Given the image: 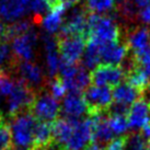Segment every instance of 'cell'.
Returning <instances> with one entry per match:
<instances>
[{"label": "cell", "mask_w": 150, "mask_h": 150, "mask_svg": "<svg viewBox=\"0 0 150 150\" xmlns=\"http://www.w3.org/2000/svg\"><path fill=\"white\" fill-rule=\"evenodd\" d=\"M36 120L30 111H23L10 117V130L13 147L30 150L33 147V132Z\"/></svg>", "instance_id": "6da1fadb"}, {"label": "cell", "mask_w": 150, "mask_h": 150, "mask_svg": "<svg viewBox=\"0 0 150 150\" xmlns=\"http://www.w3.org/2000/svg\"><path fill=\"white\" fill-rule=\"evenodd\" d=\"M89 38L101 44L118 42L121 29L112 17L89 14Z\"/></svg>", "instance_id": "7a4b0ae2"}, {"label": "cell", "mask_w": 150, "mask_h": 150, "mask_svg": "<svg viewBox=\"0 0 150 150\" xmlns=\"http://www.w3.org/2000/svg\"><path fill=\"white\" fill-rule=\"evenodd\" d=\"M30 112L36 121L42 122H55L62 113L60 101L56 100L46 89L36 93L34 102Z\"/></svg>", "instance_id": "3957f363"}, {"label": "cell", "mask_w": 150, "mask_h": 150, "mask_svg": "<svg viewBox=\"0 0 150 150\" xmlns=\"http://www.w3.org/2000/svg\"><path fill=\"white\" fill-rule=\"evenodd\" d=\"M9 75L21 80L35 92H40L46 89V84L48 81V79L44 77L42 69L36 64L29 60L18 59L17 64Z\"/></svg>", "instance_id": "277c9868"}, {"label": "cell", "mask_w": 150, "mask_h": 150, "mask_svg": "<svg viewBox=\"0 0 150 150\" xmlns=\"http://www.w3.org/2000/svg\"><path fill=\"white\" fill-rule=\"evenodd\" d=\"M12 78L14 86L11 94L8 96V114L10 117L23 111H30L38 93L24 82H22L21 80L14 77Z\"/></svg>", "instance_id": "5b68a950"}, {"label": "cell", "mask_w": 150, "mask_h": 150, "mask_svg": "<svg viewBox=\"0 0 150 150\" xmlns=\"http://www.w3.org/2000/svg\"><path fill=\"white\" fill-rule=\"evenodd\" d=\"M88 116L106 113L113 103V90L108 87L91 86L83 91Z\"/></svg>", "instance_id": "8992f818"}, {"label": "cell", "mask_w": 150, "mask_h": 150, "mask_svg": "<svg viewBox=\"0 0 150 150\" xmlns=\"http://www.w3.org/2000/svg\"><path fill=\"white\" fill-rule=\"evenodd\" d=\"M57 48L59 57L70 64H79L83 56L88 40L82 36H57Z\"/></svg>", "instance_id": "52a82bcc"}, {"label": "cell", "mask_w": 150, "mask_h": 150, "mask_svg": "<svg viewBox=\"0 0 150 150\" xmlns=\"http://www.w3.org/2000/svg\"><path fill=\"white\" fill-rule=\"evenodd\" d=\"M57 36H82L89 38V13L84 8L76 9L64 22Z\"/></svg>", "instance_id": "ba28073f"}, {"label": "cell", "mask_w": 150, "mask_h": 150, "mask_svg": "<svg viewBox=\"0 0 150 150\" xmlns=\"http://www.w3.org/2000/svg\"><path fill=\"white\" fill-rule=\"evenodd\" d=\"M90 76L93 86L114 89L122 83L123 79L125 78V71L121 66L101 64L90 72Z\"/></svg>", "instance_id": "9c48e42d"}, {"label": "cell", "mask_w": 150, "mask_h": 150, "mask_svg": "<svg viewBox=\"0 0 150 150\" xmlns=\"http://www.w3.org/2000/svg\"><path fill=\"white\" fill-rule=\"evenodd\" d=\"M127 121L129 128L136 133L142 130L144 126L147 125L150 121V99L144 96L130 105L127 114Z\"/></svg>", "instance_id": "30bf717a"}, {"label": "cell", "mask_w": 150, "mask_h": 150, "mask_svg": "<svg viewBox=\"0 0 150 150\" xmlns=\"http://www.w3.org/2000/svg\"><path fill=\"white\" fill-rule=\"evenodd\" d=\"M93 136V123L90 116L82 118L75 127L69 142H67V148L70 150H83L92 142Z\"/></svg>", "instance_id": "8fae6325"}, {"label": "cell", "mask_w": 150, "mask_h": 150, "mask_svg": "<svg viewBox=\"0 0 150 150\" xmlns=\"http://www.w3.org/2000/svg\"><path fill=\"white\" fill-rule=\"evenodd\" d=\"M129 50L126 42L121 41L112 43L101 44L100 46V59L101 64L120 66L126 57L128 56Z\"/></svg>", "instance_id": "7c38bea8"}, {"label": "cell", "mask_w": 150, "mask_h": 150, "mask_svg": "<svg viewBox=\"0 0 150 150\" xmlns=\"http://www.w3.org/2000/svg\"><path fill=\"white\" fill-rule=\"evenodd\" d=\"M62 116L82 120L84 114L88 115V108L83 98V92H68L62 103Z\"/></svg>", "instance_id": "4fadbf2b"}, {"label": "cell", "mask_w": 150, "mask_h": 150, "mask_svg": "<svg viewBox=\"0 0 150 150\" xmlns=\"http://www.w3.org/2000/svg\"><path fill=\"white\" fill-rule=\"evenodd\" d=\"M126 44L133 57H137L150 50V30L146 26H137L128 32Z\"/></svg>", "instance_id": "5bb4252c"}, {"label": "cell", "mask_w": 150, "mask_h": 150, "mask_svg": "<svg viewBox=\"0 0 150 150\" xmlns=\"http://www.w3.org/2000/svg\"><path fill=\"white\" fill-rule=\"evenodd\" d=\"M36 43V34L31 29L29 32L19 35L12 40V50L16 57L21 60L31 62L34 57L33 46Z\"/></svg>", "instance_id": "9a60e30c"}, {"label": "cell", "mask_w": 150, "mask_h": 150, "mask_svg": "<svg viewBox=\"0 0 150 150\" xmlns=\"http://www.w3.org/2000/svg\"><path fill=\"white\" fill-rule=\"evenodd\" d=\"M90 117L92 118V123H93L92 142L103 146L114 139L115 134L113 133L112 128L108 124V117L106 113L92 115Z\"/></svg>", "instance_id": "2e32d148"}, {"label": "cell", "mask_w": 150, "mask_h": 150, "mask_svg": "<svg viewBox=\"0 0 150 150\" xmlns=\"http://www.w3.org/2000/svg\"><path fill=\"white\" fill-rule=\"evenodd\" d=\"M81 120L69 118V117H58L55 122H53V133H54V142L60 145L66 146L69 142L75 127Z\"/></svg>", "instance_id": "e0dca14e"}, {"label": "cell", "mask_w": 150, "mask_h": 150, "mask_svg": "<svg viewBox=\"0 0 150 150\" xmlns=\"http://www.w3.org/2000/svg\"><path fill=\"white\" fill-rule=\"evenodd\" d=\"M145 96L142 91H139L135 87L130 86L127 82L118 84L113 89V102L116 104L125 105L130 108L137 100Z\"/></svg>", "instance_id": "ac0fdd59"}, {"label": "cell", "mask_w": 150, "mask_h": 150, "mask_svg": "<svg viewBox=\"0 0 150 150\" xmlns=\"http://www.w3.org/2000/svg\"><path fill=\"white\" fill-rule=\"evenodd\" d=\"M28 11L22 0H0V17L6 22L17 21Z\"/></svg>", "instance_id": "d6986e66"}, {"label": "cell", "mask_w": 150, "mask_h": 150, "mask_svg": "<svg viewBox=\"0 0 150 150\" xmlns=\"http://www.w3.org/2000/svg\"><path fill=\"white\" fill-rule=\"evenodd\" d=\"M44 44H45L46 50V63L48 67V74L50 79L57 76V71L59 70V63L60 57H58V48H57V42L56 38L52 35H45L44 36Z\"/></svg>", "instance_id": "ffe728a7"}, {"label": "cell", "mask_w": 150, "mask_h": 150, "mask_svg": "<svg viewBox=\"0 0 150 150\" xmlns=\"http://www.w3.org/2000/svg\"><path fill=\"white\" fill-rule=\"evenodd\" d=\"M54 140L53 123L36 121L33 132V147L45 148Z\"/></svg>", "instance_id": "44dd1931"}, {"label": "cell", "mask_w": 150, "mask_h": 150, "mask_svg": "<svg viewBox=\"0 0 150 150\" xmlns=\"http://www.w3.org/2000/svg\"><path fill=\"white\" fill-rule=\"evenodd\" d=\"M64 82L68 92H83L91 82V76L83 66H79L74 77L64 80Z\"/></svg>", "instance_id": "7402d4cb"}, {"label": "cell", "mask_w": 150, "mask_h": 150, "mask_svg": "<svg viewBox=\"0 0 150 150\" xmlns=\"http://www.w3.org/2000/svg\"><path fill=\"white\" fill-rule=\"evenodd\" d=\"M100 46L101 43H98L94 40H88L87 46L84 50L83 56L81 58L82 66L86 69H94L101 65L100 59Z\"/></svg>", "instance_id": "603a6c76"}, {"label": "cell", "mask_w": 150, "mask_h": 150, "mask_svg": "<svg viewBox=\"0 0 150 150\" xmlns=\"http://www.w3.org/2000/svg\"><path fill=\"white\" fill-rule=\"evenodd\" d=\"M18 59L13 53L11 43L0 40V71L10 74Z\"/></svg>", "instance_id": "cb8c5ba5"}, {"label": "cell", "mask_w": 150, "mask_h": 150, "mask_svg": "<svg viewBox=\"0 0 150 150\" xmlns=\"http://www.w3.org/2000/svg\"><path fill=\"white\" fill-rule=\"evenodd\" d=\"M66 9L67 8L65 6H62L59 8L50 11V13L46 17H44V19L42 20V25L45 31H47L48 33H54L56 31L60 30L64 22V14H65Z\"/></svg>", "instance_id": "d4e9b609"}, {"label": "cell", "mask_w": 150, "mask_h": 150, "mask_svg": "<svg viewBox=\"0 0 150 150\" xmlns=\"http://www.w3.org/2000/svg\"><path fill=\"white\" fill-rule=\"evenodd\" d=\"M117 0H86V11L89 14H101L111 12L115 9Z\"/></svg>", "instance_id": "484cf974"}, {"label": "cell", "mask_w": 150, "mask_h": 150, "mask_svg": "<svg viewBox=\"0 0 150 150\" xmlns=\"http://www.w3.org/2000/svg\"><path fill=\"white\" fill-rule=\"evenodd\" d=\"M46 90L58 101L66 96L65 94L67 92V88L65 86L64 79L60 76H56L52 79H48L47 84H46Z\"/></svg>", "instance_id": "4316f807"}, {"label": "cell", "mask_w": 150, "mask_h": 150, "mask_svg": "<svg viewBox=\"0 0 150 150\" xmlns=\"http://www.w3.org/2000/svg\"><path fill=\"white\" fill-rule=\"evenodd\" d=\"M10 124L4 116H0V150H13Z\"/></svg>", "instance_id": "83f0119b"}, {"label": "cell", "mask_w": 150, "mask_h": 150, "mask_svg": "<svg viewBox=\"0 0 150 150\" xmlns=\"http://www.w3.org/2000/svg\"><path fill=\"white\" fill-rule=\"evenodd\" d=\"M125 150H148V140L140 132H132V134L127 135Z\"/></svg>", "instance_id": "f1b7e54d"}, {"label": "cell", "mask_w": 150, "mask_h": 150, "mask_svg": "<svg viewBox=\"0 0 150 150\" xmlns=\"http://www.w3.org/2000/svg\"><path fill=\"white\" fill-rule=\"evenodd\" d=\"M108 124L115 135H123L129 128L126 115H108Z\"/></svg>", "instance_id": "f546056e"}, {"label": "cell", "mask_w": 150, "mask_h": 150, "mask_svg": "<svg viewBox=\"0 0 150 150\" xmlns=\"http://www.w3.org/2000/svg\"><path fill=\"white\" fill-rule=\"evenodd\" d=\"M24 6L26 7L28 11H33L35 14H42L47 10V6H46L44 0H22Z\"/></svg>", "instance_id": "4dcf8cb0"}, {"label": "cell", "mask_w": 150, "mask_h": 150, "mask_svg": "<svg viewBox=\"0 0 150 150\" xmlns=\"http://www.w3.org/2000/svg\"><path fill=\"white\" fill-rule=\"evenodd\" d=\"M126 139H127V135L114 138L106 145L105 150H125Z\"/></svg>", "instance_id": "1f68e13d"}, {"label": "cell", "mask_w": 150, "mask_h": 150, "mask_svg": "<svg viewBox=\"0 0 150 150\" xmlns=\"http://www.w3.org/2000/svg\"><path fill=\"white\" fill-rule=\"evenodd\" d=\"M138 19L145 23V24H149L150 23V4L147 6L145 8L140 9L138 11Z\"/></svg>", "instance_id": "d6a6232c"}, {"label": "cell", "mask_w": 150, "mask_h": 150, "mask_svg": "<svg viewBox=\"0 0 150 150\" xmlns=\"http://www.w3.org/2000/svg\"><path fill=\"white\" fill-rule=\"evenodd\" d=\"M44 1H45L46 6H47V8H48L50 11L54 10L56 8H59L62 6H65L62 0H44Z\"/></svg>", "instance_id": "836d02e7"}, {"label": "cell", "mask_w": 150, "mask_h": 150, "mask_svg": "<svg viewBox=\"0 0 150 150\" xmlns=\"http://www.w3.org/2000/svg\"><path fill=\"white\" fill-rule=\"evenodd\" d=\"M45 150H70L67 148V146L65 145H60V144H57L53 140L52 144H50L47 147H45Z\"/></svg>", "instance_id": "e575fe53"}, {"label": "cell", "mask_w": 150, "mask_h": 150, "mask_svg": "<svg viewBox=\"0 0 150 150\" xmlns=\"http://www.w3.org/2000/svg\"><path fill=\"white\" fill-rule=\"evenodd\" d=\"M133 2L135 4V6L137 7L138 11H139L140 9L145 8V7H147V6H149L150 0H133Z\"/></svg>", "instance_id": "d590c367"}, {"label": "cell", "mask_w": 150, "mask_h": 150, "mask_svg": "<svg viewBox=\"0 0 150 150\" xmlns=\"http://www.w3.org/2000/svg\"><path fill=\"white\" fill-rule=\"evenodd\" d=\"M83 150H105V148L103 146L99 145V144H96V142H92L91 144H89Z\"/></svg>", "instance_id": "8d00e7d4"}, {"label": "cell", "mask_w": 150, "mask_h": 150, "mask_svg": "<svg viewBox=\"0 0 150 150\" xmlns=\"http://www.w3.org/2000/svg\"><path fill=\"white\" fill-rule=\"evenodd\" d=\"M62 1L65 4V7L68 8V7H71V6H75L76 4H78L80 0H62Z\"/></svg>", "instance_id": "74e56055"}, {"label": "cell", "mask_w": 150, "mask_h": 150, "mask_svg": "<svg viewBox=\"0 0 150 150\" xmlns=\"http://www.w3.org/2000/svg\"><path fill=\"white\" fill-rule=\"evenodd\" d=\"M30 150H45V148H42V147H32Z\"/></svg>", "instance_id": "f35d334b"}, {"label": "cell", "mask_w": 150, "mask_h": 150, "mask_svg": "<svg viewBox=\"0 0 150 150\" xmlns=\"http://www.w3.org/2000/svg\"><path fill=\"white\" fill-rule=\"evenodd\" d=\"M148 150H150V139H148Z\"/></svg>", "instance_id": "ab89813d"}, {"label": "cell", "mask_w": 150, "mask_h": 150, "mask_svg": "<svg viewBox=\"0 0 150 150\" xmlns=\"http://www.w3.org/2000/svg\"><path fill=\"white\" fill-rule=\"evenodd\" d=\"M13 150H25V149H17V148H14Z\"/></svg>", "instance_id": "60d3db41"}, {"label": "cell", "mask_w": 150, "mask_h": 150, "mask_svg": "<svg viewBox=\"0 0 150 150\" xmlns=\"http://www.w3.org/2000/svg\"><path fill=\"white\" fill-rule=\"evenodd\" d=\"M0 96H1V94H0ZM0 116H1V115H0Z\"/></svg>", "instance_id": "b9f144b4"}]
</instances>
